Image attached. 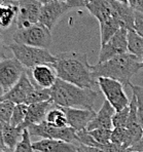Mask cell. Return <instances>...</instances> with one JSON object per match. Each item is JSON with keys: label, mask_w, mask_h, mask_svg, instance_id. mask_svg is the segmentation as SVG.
Here are the masks:
<instances>
[{"label": "cell", "mask_w": 143, "mask_h": 152, "mask_svg": "<svg viewBox=\"0 0 143 152\" xmlns=\"http://www.w3.org/2000/svg\"><path fill=\"white\" fill-rule=\"evenodd\" d=\"M128 3L135 12L143 13V0H128Z\"/></svg>", "instance_id": "cell-33"}, {"label": "cell", "mask_w": 143, "mask_h": 152, "mask_svg": "<svg viewBox=\"0 0 143 152\" xmlns=\"http://www.w3.org/2000/svg\"><path fill=\"white\" fill-rule=\"evenodd\" d=\"M35 1L39 2V3H41L42 5H43V4H48V3H50V2L56 1V0H35Z\"/></svg>", "instance_id": "cell-37"}, {"label": "cell", "mask_w": 143, "mask_h": 152, "mask_svg": "<svg viewBox=\"0 0 143 152\" xmlns=\"http://www.w3.org/2000/svg\"><path fill=\"white\" fill-rule=\"evenodd\" d=\"M130 107H126L120 111H115L114 115L112 117V126L114 127H126L127 121H128Z\"/></svg>", "instance_id": "cell-29"}, {"label": "cell", "mask_w": 143, "mask_h": 152, "mask_svg": "<svg viewBox=\"0 0 143 152\" xmlns=\"http://www.w3.org/2000/svg\"><path fill=\"white\" fill-rule=\"evenodd\" d=\"M134 31L143 38V13L135 12V22H134Z\"/></svg>", "instance_id": "cell-31"}, {"label": "cell", "mask_w": 143, "mask_h": 152, "mask_svg": "<svg viewBox=\"0 0 143 152\" xmlns=\"http://www.w3.org/2000/svg\"><path fill=\"white\" fill-rule=\"evenodd\" d=\"M23 129L21 127L12 126L10 124H3L2 126V138L3 143L8 149L15 151L18 143L21 141L22 135H23Z\"/></svg>", "instance_id": "cell-21"}, {"label": "cell", "mask_w": 143, "mask_h": 152, "mask_svg": "<svg viewBox=\"0 0 143 152\" xmlns=\"http://www.w3.org/2000/svg\"><path fill=\"white\" fill-rule=\"evenodd\" d=\"M12 40L18 44L48 50L53 42V36L52 31L37 23L26 28L17 29L12 35Z\"/></svg>", "instance_id": "cell-6"}, {"label": "cell", "mask_w": 143, "mask_h": 152, "mask_svg": "<svg viewBox=\"0 0 143 152\" xmlns=\"http://www.w3.org/2000/svg\"><path fill=\"white\" fill-rule=\"evenodd\" d=\"M26 72L36 88L50 89L58 79L57 73L51 65H38L31 69H26Z\"/></svg>", "instance_id": "cell-12"}, {"label": "cell", "mask_w": 143, "mask_h": 152, "mask_svg": "<svg viewBox=\"0 0 143 152\" xmlns=\"http://www.w3.org/2000/svg\"><path fill=\"white\" fill-rule=\"evenodd\" d=\"M35 88L30 81L27 72L23 73L21 76L20 80L12 86L7 93L4 94L3 100H7V101L12 102L15 105L18 104H25L27 105L28 99L32 91H34Z\"/></svg>", "instance_id": "cell-14"}, {"label": "cell", "mask_w": 143, "mask_h": 152, "mask_svg": "<svg viewBox=\"0 0 143 152\" xmlns=\"http://www.w3.org/2000/svg\"><path fill=\"white\" fill-rule=\"evenodd\" d=\"M114 113L115 110L113 109V107L109 104V102H107L105 100L99 112L96 113V116L94 117V119L89 124L87 131L90 132L98 129H113L112 117L114 115Z\"/></svg>", "instance_id": "cell-17"}, {"label": "cell", "mask_w": 143, "mask_h": 152, "mask_svg": "<svg viewBox=\"0 0 143 152\" xmlns=\"http://www.w3.org/2000/svg\"><path fill=\"white\" fill-rule=\"evenodd\" d=\"M54 105L55 104L53 103L52 100L28 105L25 121L22 124L21 129L24 131V129H26L29 126L39 124H41V122L45 121L46 115H48V111L53 108Z\"/></svg>", "instance_id": "cell-16"}, {"label": "cell", "mask_w": 143, "mask_h": 152, "mask_svg": "<svg viewBox=\"0 0 143 152\" xmlns=\"http://www.w3.org/2000/svg\"><path fill=\"white\" fill-rule=\"evenodd\" d=\"M70 8L87 7L93 0H64Z\"/></svg>", "instance_id": "cell-32"}, {"label": "cell", "mask_w": 143, "mask_h": 152, "mask_svg": "<svg viewBox=\"0 0 143 152\" xmlns=\"http://www.w3.org/2000/svg\"><path fill=\"white\" fill-rule=\"evenodd\" d=\"M129 53L135 55L140 60H143V38L140 37L135 31L128 32Z\"/></svg>", "instance_id": "cell-24"}, {"label": "cell", "mask_w": 143, "mask_h": 152, "mask_svg": "<svg viewBox=\"0 0 143 152\" xmlns=\"http://www.w3.org/2000/svg\"><path fill=\"white\" fill-rule=\"evenodd\" d=\"M142 61L131 53L118 55L103 63L92 65L96 78L104 77L117 80L122 86H129L131 78L142 69Z\"/></svg>", "instance_id": "cell-3"}, {"label": "cell", "mask_w": 143, "mask_h": 152, "mask_svg": "<svg viewBox=\"0 0 143 152\" xmlns=\"http://www.w3.org/2000/svg\"><path fill=\"white\" fill-rule=\"evenodd\" d=\"M15 105L12 102L2 99L0 101V122L2 124H10Z\"/></svg>", "instance_id": "cell-26"}, {"label": "cell", "mask_w": 143, "mask_h": 152, "mask_svg": "<svg viewBox=\"0 0 143 152\" xmlns=\"http://www.w3.org/2000/svg\"><path fill=\"white\" fill-rule=\"evenodd\" d=\"M4 91H3V88H1V86H0V101H1L2 99H3V96H4Z\"/></svg>", "instance_id": "cell-39"}, {"label": "cell", "mask_w": 143, "mask_h": 152, "mask_svg": "<svg viewBox=\"0 0 143 152\" xmlns=\"http://www.w3.org/2000/svg\"><path fill=\"white\" fill-rule=\"evenodd\" d=\"M87 8L99 22L101 44L107 42L120 29L124 28L115 7V0H93Z\"/></svg>", "instance_id": "cell-4"}, {"label": "cell", "mask_w": 143, "mask_h": 152, "mask_svg": "<svg viewBox=\"0 0 143 152\" xmlns=\"http://www.w3.org/2000/svg\"><path fill=\"white\" fill-rule=\"evenodd\" d=\"M117 2H120V3H125V4H129L128 3V0H115Z\"/></svg>", "instance_id": "cell-40"}, {"label": "cell", "mask_w": 143, "mask_h": 152, "mask_svg": "<svg viewBox=\"0 0 143 152\" xmlns=\"http://www.w3.org/2000/svg\"><path fill=\"white\" fill-rule=\"evenodd\" d=\"M110 142L120 147L125 152H127V149L134 145L133 138L126 127H114L111 132Z\"/></svg>", "instance_id": "cell-22"}, {"label": "cell", "mask_w": 143, "mask_h": 152, "mask_svg": "<svg viewBox=\"0 0 143 152\" xmlns=\"http://www.w3.org/2000/svg\"><path fill=\"white\" fill-rule=\"evenodd\" d=\"M27 108L28 106L25 104H18L15 106L13 112L10 118V124L15 127H21L22 124H24L27 114Z\"/></svg>", "instance_id": "cell-25"}, {"label": "cell", "mask_w": 143, "mask_h": 152, "mask_svg": "<svg viewBox=\"0 0 143 152\" xmlns=\"http://www.w3.org/2000/svg\"><path fill=\"white\" fill-rule=\"evenodd\" d=\"M111 132H112V129H94V131H90L89 134H90L92 136V138L97 143H99L100 145H107L110 143Z\"/></svg>", "instance_id": "cell-28"}, {"label": "cell", "mask_w": 143, "mask_h": 152, "mask_svg": "<svg viewBox=\"0 0 143 152\" xmlns=\"http://www.w3.org/2000/svg\"><path fill=\"white\" fill-rule=\"evenodd\" d=\"M55 58L56 61L53 68L59 79L81 88L94 89L98 86V79L94 76L87 53L80 51H64L57 53Z\"/></svg>", "instance_id": "cell-1"}, {"label": "cell", "mask_w": 143, "mask_h": 152, "mask_svg": "<svg viewBox=\"0 0 143 152\" xmlns=\"http://www.w3.org/2000/svg\"><path fill=\"white\" fill-rule=\"evenodd\" d=\"M29 135L41 137L42 139L61 140L68 143H72L76 140V132L70 126L56 127L52 124L43 121L39 124H33L27 127Z\"/></svg>", "instance_id": "cell-8"}, {"label": "cell", "mask_w": 143, "mask_h": 152, "mask_svg": "<svg viewBox=\"0 0 143 152\" xmlns=\"http://www.w3.org/2000/svg\"><path fill=\"white\" fill-rule=\"evenodd\" d=\"M132 89V93L136 96L137 99V113H138V119H139L140 126L143 129V86H136L132 82L129 83Z\"/></svg>", "instance_id": "cell-27"}, {"label": "cell", "mask_w": 143, "mask_h": 152, "mask_svg": "<svg viewBox=\"0 0 143 152\" xmlns=\"http://www.w3.org/2000/svg\"><path fill=\"white\" fill-rule=\"evenodd\" d=\"M77 152H104L98 148H94V147L86 146V145L79 144L77 146Z\"/></svg>", "instance_id": "cell-35"}, {"label": "cell", "mask_w": 143, "mask_h": 152, "mask_svg": "<svg viewBox=\"0 0 143 152\" xmlns=\"http://www.w3.org/2000/svg\"><path fill=\"white\" fill-rule=\"evenodd\" d=\"M25 71L26 69L15 58H7L0 61V86L4 93H7L19 81Z\"/></svg>", "instance_id": "cell-10"}, {"label": "cell", "mask_w": 143, "mask_h": 152, "mask_svg": "<svg viewBox=\"0 0 143 152\" xmlns=\"http://www.w3.org/2000/svg\"><path fill=\"white\" fill-rule=\"evenodd\" d=\"M19 12L18 0H6L0 4V28L7 29L15 21Z\"/></svg>", "instance_id": "cell-20"}, {"label": "cell", "mask_w": 143, "mask_h": 152, "mask_svg": "<svg viewBox=\"0 0 143 152\" xmlns=\"http://www.w3.org/2000/svg\"><path fill=\"white\" fill-rule=\"evenodd\" d=\"M129 107H130V112H129L126 129L130 132L132 138H133L134 144H135L141 139V137L143 136V129L140 126L139 119H138L137 99H136V96L134 94L132 95V99L130 101V104H129Z\"/></svg>", "instance_id": "cell-19"}, {"label": "cell", "mask_w": 143, "mask_h": 152, "mask_svg": "<svg viewBox=\"0 0 143 152\" xmlns=\"http://www.w3.org/2000/svg\"><path fill=\"white\" fill-rule=\"evenodd\" d=\"M98 86L106 98V101L115 111H120L129 106L130 102L125 93L124 86L117 80L110 78H98Z\"/></svg>", "instance_id": "cell-7"}, {"label": "cell", "mask_w": 143, "mask_h": 152, "mask_svg": "<svg viewBox=\"0 0 143 152\" xmlns=\"http://www.w3.org/2000/svg\"><path fill=\"white\" fill-rule=\"evenodd\" d=\"M45 121L48 124H52L56 127H67L68 126V120H67L66 114L61 107H58L55 105L45 117Z\"/></svg>", "instance_id": "cell-23"}, {"label": "cell", "mask_w": 143, "mask_h": 152, "mask_svg": "<svg viewBox=\"0 0 143 152\" xmlns=\"http://www.w3.org/2000/svg\"><path fill=\"white\" fill-rule=\"evenodd\" d=\"M0 152H13V151L8 149L7 147H0Z\"/></svg>", "instance_id": "cell-38"}, {"label": "cell", "mask_w": 143, "mask_h": 152, "mask_svg": "<svg viewBox=\"0 0 143 152\" xmlns=\"http://www.w3.org/2000/svg\"><path fill=\"white\" fill-rule=\"evenodd\" d=\"M141 65H142V69H143V60H142V63H141Z\"/></svg>", "instance_id": "cell-41"}, {"label": "cell", "mask_w": 143, "mask_h": 152, "mask_svg": "<svg viewBox=\"0 0 143 152\" xmlns=\"http://www.w3.org/2000/svg\"><path fill=\"white\" fill-rule=\"evenodd\" d=\"M12 50L13 58L18 60L25 69H31L38 65H51L53 66L56 61L55 56L48 50L33 48L24 44L10 43L7 46Z\"/></svg>", "instance_id": "cell-5"}, {"label": "cell", "mask_w": 143, "mask_h": 152, "mask_svg": "<svg viewBox=\"0 0 143 152\" xmlns=\"http://www.w3.org/2000/svg\"><path fill=\"white\" fill-rule=\"evenodd\" d=\"M19 12L15 23L18 29L26 28L38 23L42 4L35 0H18Z\"/></svg>", "instance_id": "cell-13"}, {"label": "cell", "mask_w": 143, "mask_h": 152, "mask_svg": "<svg viewBox=\"0 0 143 152\" xmlns=\"http://www.w3.org/2000/svg\"><path fill=\"white\" fill-rule=\"evenodd\" d=\"M128 32L125 28H122L104 44H101L98 63H103L118 55L129 53L128 48Z\"/></svg>", "instance_id": "cell-9"}, {"label": "cell", "mask_w": 143, "mask_h": 152, "mask_svg": "<svg viewBox=\"0 0 143 152\" xmlns=\"http://www.w3.org/2000/svg\"><path fill=\"white\" fill-rule=\"evenodd\" d=\"M66 114L68 126L72 127L75 132L87 129L89 124L96 116L95 110L78 108H62Z\"/></svg>", "instance_id": "cell-15"}, {"label": "cell", "mask_w": 143, "mask_h": 152, "mask_svg": "<svg viewBox=\"0 0 143 152\" xmlns=\"http://www.w3.org/2000/svg\"><path fill=\"white\" fill-rule=\"evenodd\" d=\"M51 100L61 108H78L94 110L98 99V91L90 88H81L58 78L50 89Z\"/></svg>", "instance_id": "cell-2"}, {"label": "cell", "mask_w": 143, "mask_h": 152, "mask_svg": "<svg viewBox=\"0 0 143 152\" xmlns=\"http://www.w3.org/2000/svg\"><path fill=\"white\" fill-rule=\"evenodd\" d=\"M13 152H33L32 143H31L30 140V135H29L27 129H24L23 135H22V139L18 143L17 147H15Z\"/></svg>", "instance_id": "cell-30"}, {"label": "cell", "mask_w": 143, "mask_h": 152, "mask_svg": "<svg viewBox=\"0 0 143 152\" xmlns=\"http://www.w3.org/2000/svg\"><path fill=\"white\" fill-rule=\"evenodd\" d=\"M33 151L38 152H77V146L61 140L42 139L32 143Z\"/></svg>", "instance_id": "cell-18"}, {"label": "cell", "mask_w": 143, "mask_h": 152, "mask_svg": "<svg viewBox=\"0 0 143 152\" xmlns=\"http://www.w3.org/2000/svg\"><path fill=\"white\" fill-rule=\"evenodd\" d=\"M69 10L71 8L64 0H56L48 4H43L40 10L38 23L52 31L62 15H65Z\"/></svg>", "instance_id": "cell-11"}, {"label": "cell", "mask_w": 143, "mask_h": 152, "mask_svg": "<svg viewBox=\"0 0 143 152\" xmlns=\"http://www.w3.org/2000/svg\"><path fill=\"white\" fill-rule=\"evenodd\" d=\"M127 152H143V136L137 143L127 149Z\"/></svg>", "instance_id": "cell-34"}, {"label": "cell", "mask_w": 143, "mask_h": 152, "mask_svg": "<svg viewBox=\"0 0 143 152\" xmlns=\"http://www.w3.org/2000/svg\"><path fill=\"white\" fill-rule=\"evenodd\" d=\"M6 50H8V48L4 45L3 39H2L1 35H0V61L4 59H7L6 58Z\"/></svg>", "instance_id": "cell-36"}]
</instances>
